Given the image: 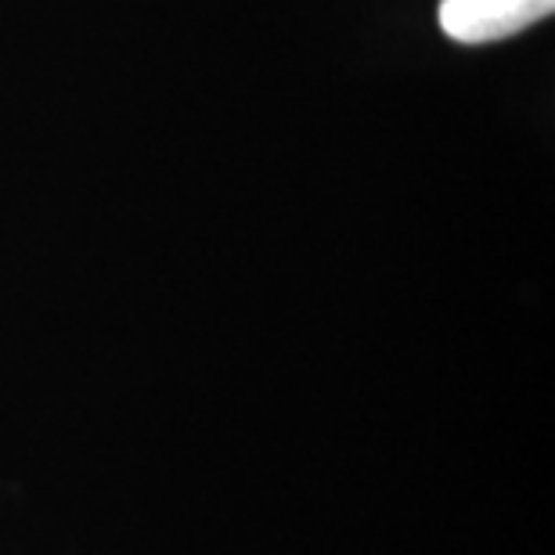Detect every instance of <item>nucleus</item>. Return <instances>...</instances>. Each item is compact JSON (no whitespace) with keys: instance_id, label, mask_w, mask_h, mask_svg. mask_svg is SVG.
<instances>
[{"instance_id":"f257e3e1","label":"nucleus","mask_w":555,"mask_h":555,"mask_svg":"<svg viewBox=\"0 0 555 555\" xmlns=\"http://www.w3.org/2000/svg\"><path fill=\"white\" fill-rule=\"evenodd\" d=\"M555 0H440V29L459 43H494L548 18Z\"/></svg>"}]
</instances>
